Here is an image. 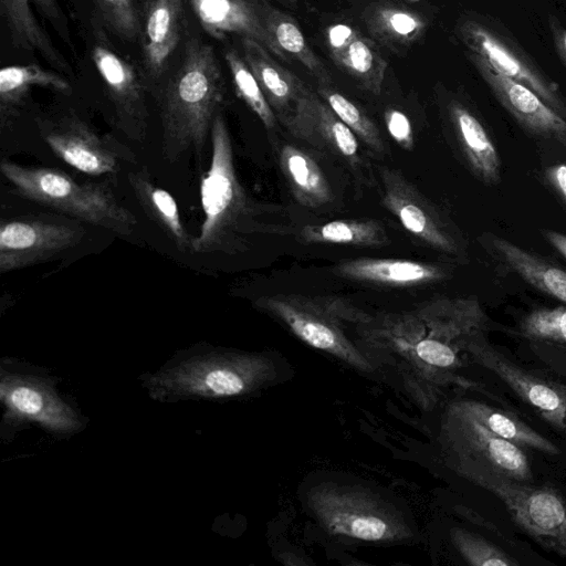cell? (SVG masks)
<instances>
[{
    "mask_svg": "<svg viewBox=\"0 0 566 566\" xmlns=\"http://www.w3.org/2000/svg\"><path fill=\"white\" fill-rule=\"evenodd\" d=\"M151 92L163 127L164 157L169 161L187 153L200 157L226 97L213 46L200 38H189L178 65Z\"/></svg>",
    "mask_w": 566,
    "mask_h": 566,
    "instance_id": "cell-1",
    "label": "cell"
},
{
    "mask_svg": "<svg viewBox=\"0 0 566 566\" xmlns=\"http://www.w3.org/2000/svg\"><path fill=\"white\" fill-rule=\"evenodd\" d=\"M0 169L20 196L73 219L120 235H130L137 226L136 217L104 184H78L64 171L24 167L7 159Z\"/></svg>",
    "mask_w": 566,
    "mask_h": 566,
    "instance_id": "cell-2",
    "label": "cell"
},
{
    "mask_svg": "<svg viewBox=\"0 0 566 566\" xmlns=\"http://www.w3.org/2000/svg\"><path fill=\"white\" fill-rule=\"evenodd\" d=\"M210 135L211 161L200 184L205 219L193 238L192 251L230 253L240 245L239 233L244 232L250 208L235 174L231 136L221 112L213 119Z\"/></svg>",
    "mask_w": 566,
    "mask_h": 566,
    "instance_id": "cell-3",
    "label": "cell"
},
{
    "mask_svg": "<svg viewBox=\"0 0 566 566\" xmlns=\"http://www.w3.org/2000/svg\"><path fill=\"white\" fill-rule=\"evenodd\" d=\"M462 460L464 475L500 499L521 530L544 549L566 558V499L558 491L535 488Z\"/></svg>",
    "mask_w": 566,
    "mask_h": 566,
    "instance_id": "cell-4",
    "label": "cell"
},
{
    "mask_svg": "<svg viewBox=\"0 0 566 566\" xmlns=\"http://www.w3.org/2000/svg\"><path fill=\"white\" fill-rule=\"evenodd\" d=\"M243 57L255 75L276 118L297 138L317 144L319 96L284 67L259 42L242 39Z\"/></svg>",
    "mask_w": 566,
    "mask_h": 566,
    "instance_id": "cell-5",
    "label": "cell"
},
{
    "mask_svg": "<svg viewBox=\"0 0 566 566\" xmlns=\"http://www.w3.org/2000/svg\"><path fill=\"white\" fill-rule=\"evenodd\" d=\"M230 356L200 352L188 355L178 364L156 375L151 390L160 398L203 397L221 398L243 392L248 381Z\"/></svg>",
    "mask_w": 566,
    "mask_h": 566,
    "instance_id": "cell-6",
    "label": "cell"
},
{
    "mask_svg": "<svg viewBox=\"0 0 566 566\" xmlns=\"http://www.w3.org/2000/svg\"><path fill=\"white\" fill-rule=\"evenodd\" d=\"M39 130L50 149L76 170L101 176L114 174L122 161H132L134 154L112 137L97 135L75 116L39 122Z\"/></svg>",
    "mask_w": 566,
    "mask_h": 566,
    "instance_id": "cell-7",
    "label": "cell"
},
{
    "mask_svg": "<svg viewBox=\"0 0 566 566\" xmlns=\"http://www.w3.org/2000/svg\"><path fill=\"white\" fill-rule=\"evenodd\" d=\"M91 56L113 104L120 130L130 139L145 137L148 119L146 74L119 55L101 31H94Z\"/></svg>",
    "mask_w": 566,
    "mask_h": 566,
    "instance_id": "cell-8",
    "label": "cell"
},
{
    "mask_svg": "<svg viewBox=\"0 0 566 566\" xmlns=\"http://www.w3.org/2000/svg\"><path fill=\"white\" fill-rule=\"evenodd\" d=\"M475 361L499 376L547 423L566 434V386L538 377L517 366L490 345L483 332L462 338Z\"/></svg>",
    "mask_w": 566,
    "mask_h": 566,
    "instance_id": "cell-9",
    "label": "cell"
},
{
    "mask_svg": "<svg viewBox=\"0 0 566 566\" xmlns=\"http://www.w3.org/2000/svg\"><path fill=\"white\" fill-rule=\"evenodd\" d=\"M83 235L82 227L60 219L2 220L0 272L7 273L44 262L74 247Z\"/></svg>",
    "mask_w": 566,
    "mask_h": 566,
    "instance_id": "cell-10",
    "label": "cell"
},
{
    "mask_svg": "<svg viewBox=\"0 0 566 566\" xmlns=\"http://www.w3.org/2000/svg\"><path fill=\"white\" fill-rule=\"evenodd\" d=\"M382 205L413 237L443 253L457 254L459 244L434 207L398 170L382 168Z\"/></svg>",
    "mask_w": 566,
    "mask_h": 566,
    "instance_id": "cell-11",
    "label": "cell"
},
{
    "mask_svg": "<svg viewBox=\"0 0 566 566\" xmlns=\"http://www.w3.org/2000/svg\"><path fill=\"white\" fill-rule=\"evenodd\" d=\"M0 15L15 48L39 53L60 73L71 72L70 64L38 20L40 17L50 22L71 45L67 20L56 0H0Z\"/></svg>",
    "mask_w": 566,
    "mask_h": 566,
    "instance_id": "cell-12",
    "label": "cell"
},
{
    "mask_svg": "<svg viewBox=\"0 0 566 566\" xmlns=\"http://www.w3.org/2000/svg\"><path fill=\"white\" fill-rule=\"evenodd\" d=\"M461 39L471 53L484 59L501 74L534 91L549 107L564 118L566 104L557 85L518 50L485 25L469 20L460 27Z\"/></svg>",
    "mask_w": 566,
    "mask_h": 566,
    "instance_id": "cell-13",
    "label": "cell"
},
{
    "mask_svg": "<svg viewBox=\"0 0 566 566\" xmlns=\"http://www.w3.org/2000/svg\"><path fill=\"white\" fill-rule=\"evenodd\" d=\"M452 424L462 459L518 481L532 480L528 458L520 446L496 436L457 406L452 411Z\"/></svg>",
    "mask_w": 566,
    "mask_h": 566,
    "instance_id": "cell-14",
    "label": "cell"
},
{
    "mask_svg": "<svg viewBox=\"0 0 566 566\" xmlns=\"http://www.w3.org/2000/svg\"><path fill=\"white\" fill-rule=\"evenodd\" d=\"M470 59L497 101L530 132L566 144V119L549 107L534 91L501 74L484 59Z\"/></svg>",
    "mask_w": 566,
    "mask_h": 566,
    "instance_id": "cell-15",
    "label": "cell"
},
{
    "mask_svg": "<svg viewBox=\"0 0 566 566\" xmlns=\"http://www.w3.org/2000/svg\"><path fill=\"white\" fill-rule=\"evenodd\" d=\"M203 30L217 40L230 35L259 42L283 62L290 57L281 50L268 31L262 2L255 0H189Z\"/></svg>",
    "mask_w": 566,
    "mask_h": 566,
    "instance_id": "cell-16",
    "label": "cell"
},
{
    "mask_svg": "<svg viewBox=\"0 0 566 566\" xmlns=\"http://www.w3.org/2000/svg\"><path fill=\"white\" fill-rule=\"evenodd\" d=\"M256 305L281 318L293 333L308 345L328 352L347 348L340 331L329 314L332 300L323 303L298 295H270Z\"/></svg>",
    "mask_w": 566,
    "mask_h": 566,
    "instance_id": "cell-17",
    "label": "cell"
},
{
    "mask_svg": "<svg viewBox=\"0 0 566 566\" xmlns=\"http://www.w3.org/2000/svg\"><path fill=\"white\" fill-rule=\"evenodd\" d=\"M143 63L149 83L157 85L180 43L184 23L182 0H145L139 11Z\"/></svg>",
    "mask_w": 566,
    "mask_h": 566,
    "instance_id": "cell-18",
    "label": "cell"
},
{
    "mask_svg": "<svg viewBox=\"0 0 566 566\" xmlns=\"http://www.w3.org/2000/svg\"><path fill=\"white\" fill-rule=\"evenodd\" d=\"M326 46L334 63L374 95L381 92L387 61L376 44L345 23H335L325 31Z\"/></svg>",
    "mask_w": 566,
    "mask_h": 566,
    "instance_id": "cell-19",
    "label": "cell"
},
{
    "mask_svg": "<svg viewBox=\"0 0 566 566\" xmlns=\"http://www.w3.org/2000/svg\"><path fill=\"white\" fill-rule=\"evenodd\" d=\"M333 272L347 280L391 287H411L444 280L440 265L387 258H357L339 262Z\"/></svg>",
    "mask_w": 566,
    "mask_h": 566,
    "instance_id": "cell-20",
    "label": "cell"
},
{
    "mask_svg": "<svg viewBox=\"0 0 566 566\" xmlns=\"http://www.w3.org/2000/svg\"><path fill=\"white\" fill-rule=\"evenodd\" d=\"M1 397L11 415L36 420L55 430H71L77 423L71 409L53 395V389L32 376L2 378Z\"/></svg>",
    "mask_w": 566,
    "mask_h": 566,
    "instance_id": "cell-21",
    "label": "cell"
},
{
    "mask_svg": "<svg viewBox=\"0 0 566 566\" xmlns=\"http://www.w3.org/2000/svg\"><path fill=\"white\" fill-rule=\"evenodd\" d=\"M128 184L144 212L175 245L181 252L193 250V238L181 221L176 200L151 181L146 168L130 171Z\"/></svg>",
    "mask_w": 566,
    "mask_h": 566,
    "instance_id": "cell-22",
    "label": "cell"
},
{
    "mask_svg": "<svg viewBox=\"0 0 566 566\" xmlns=\"http://www.w3.org/2000/svg\"><path fill=\"white\" fill-rule=\"evenodd\" d=\"M449 113L458 142L471 169L488 185L499 182L500 157L481 122L457 102L451 103Z\"/></svg>",
    "mask_w": 566,
    "mask_h": 566,
    "instance_id": "cell-23",
    "label": "cell"
},
{
    "mask_svg": "<svg viewBox=\"0 0 566 566\" xmlns=\"http://www.w3.org/2000/svg\"><path fill=\"white\" fill-rule=\"evenodd\" d=\"M491 247L512 272L566 304V270L500 237H491Z\"/></svg>",
    "mask_w": 566,
    "mask_h": 566,
    "instance_id": "cell-24",
    "label": "cell"
},
{
    "mask_svg": "<svg viewBox=\"0 0 566 566\" xmlns=\"http://www.w3.org/2000/svg\"><path fill=\"white\" fill-rule=\"evenodd\" d=\"M49 87L70 94L72 87L60 72L38 64L9 65L0 70V124L4 128L18 114L32 87Z\"/></svg>",
    "mask_w": 566,
    "mask_h": 566,
    "instance_id": "cell-25",
    "label": "cell"
},
{
    "mask_svg": "<svg viewBox=\"0 0 566 566\" xmlns=\"http://www.w3.org/2000/svg\"><path fill=\"white\" fill-rule=\"evenodd\" d=\"M279 164L300 205L318 208L333 200L324 172L308 154L287 144L280 149Z\"/></svg>",
    "mask_w": 566,
    "mask_h": 566,
    "instance_id": "cell-26",
    "label": "cell"
},
{
    "mask_svg": "<svg viewBox=\"0 0 566 566\" xmlns=\"http://www.w3.org/2000/svg\"><path fill=\"white\" fill-rule=\"evenodd\" d=\"M262 14L268 31L281 50L303 64L319 85L329 84L326 67L308 45L294 18L265 2H262Z\"/></svg>",
    "mask_w": 566,
    "mask_h": 566,
    "instance_id": "cell-27",
    "label": "cell"
},
{
    "mask_svg": "<svg viewBox=\"0 0 566 566\" xmlns=\"http://www.w3.org/2000/svg\"><path fill=\"white\" fill-rule=\"evenodd\" d=\"M457 407L471 415L486 429L510 442L547 454L559 453V449L551 440L505 411L476 401H462Z\"/></svg>",
    "mask_w": 566,
    "mask_h": 566,
    "instance_id": "cell-28",
    "label": "cell"
},
{
    "mask_svg": "<svg viewBox=\"0 0 566 566\" xmlns=\"http://www.w3.org/2000/svg\"><path fill=\"white\" fill-rule=\"evenodd\" d=\"M305 243L380 247L388 243L382 224L376 220H334L318 226H306L300 231Z\"/></svg>",
    "mask_w": 566,
    "mask_h": 566,
    "instance_id": "cell-29",
    "label": "cell"
},
{
    "mask_svg": "<svg viewBox=\"0 0 566 566\" xmlns=\"http://www.w3.org/2000/svg\"><path fill=\"white\" fill-rule=\"evenodd\" d=\"M365 22L378 40L397 46L412 44L426 30V22L420 15L390 6L369 8L365 14Z\"/></svg>",
    "mask_w": 566,
    "mask_h": 566,
    "instance_id": "cell-30",
    "label": "cell"
},
{
    "mask_svg": "<svg viewBox=\"0 0 566 566\" xmlns=\"http://www.w3.org/2000/svg\"><path fill=\"white\" fill-rule=\"evenodd\" d=\"M224 60L238 96L259 117L268 130H273L277 118L244 57L238 51L228 49L224 52Z\"/></svg>",
    "mask_w": 566,
    "mask_h": 566,
    "instance_id": "cell-31",
    "label": "cell"
},
{
    "mask_svg": "<svg viewBox=\"0 0 566 566\" xmlns=\"http://www.w3.org/2000/svg\"><path fill=\"white\" fill-rule=\"evenodd\" d=\"M317 94L357 137L373 150L384 151L379 129L357 105L342 93L333 90L329 84L318 85Z\"/></svg>",
    "mask_w": 566,
    "mask_h": 566,
    "instance_id": "cell-32",
    "label": "cell"
},
{
    "mask_svg": "<svg viewBox=\"0 0 566 566\" xmlns=\"http://www.w3.org/2000/svg\"><path fill=\"white\" fill-rule=\"evenodd\" d=\"M316 137H321L324 144L329 145L350 165L358 166L360 164L356 134L336 116L321 97L317 104Z\"/></svg>",
    "mask_w": 566,
    "mask_h": 566,
    "instance_id": "cell-33",
    "label": "cell"
},
{
    "mask_svg": "<svg viewBox=\"0 0 566 566\" xmlns=\"http://www.w3.org/2000/svg\"><path fill=\"white\" fill-rule=\"evenodd\" d=\"M518 332L528 339L566 345V306L533 310L521 321Z\"/></svg>",
    "mask_w": 566,
    "mask_h": 566,
    "instance_id": "cell-34",
    "label": "cell"
},
{
    "mask_svg": "<svg viewBox=\"0 0 566 566\" xmlns=\"http://www.w3.org/2000/svg\"><path fill=\"white\" fill-rule=\"evenodd\" d=\"M453 542L463 558L473 566H518L501 547L464 530L453 531Z\"/></svg>",
    "mask_w": 566,
    "mask_h": 566,
    "instance_id": "cell-35",
    "label": "cell"
},
{
    "mask_svg": "<svg viewBox=\"0 0 566 566\" xmlns=\"http://www.w3.org/2000/svg\"><path fill=\"white\" fill-rule=\"evenodd\" d=\"M101 20L125 40L139 38L140 19L137 0H92Z\"/></svg>",
    "mask_w": 566,
    "mask_h": 566,
    "instance_id": "cell-36",
    "label": "cell"
},
{
    "mask_svg": "<svg viewBox=\"0 0 566 566\" xmlns=\"http://www.w3.org/2000/svg\"><path fill=\"white\" fill-rule=\"evenodd\" d=\"M334 530L352 537L378 541L387 536L389 527L387 523L375 515L349 514L346 511L337 512L332 518Z\"/></svg>",
    "mask_w": 566,
    "mask_h": 566,
    "instance_id": "cell-37",
    "label": "cell"
},
{
    "mask_svg": "<svg viewBox=\"0 0 566 566\" xmlns=\"http://www.w3.org/2000/svg\"><path fill=\"white\" fill-rule=\"evenodd\" d=\"M385 123L390 137L403 149H413V130L407 115L399 109L389 108L385 113Z\"/></svg>",
    "mask_w": 566,
    "mask_h": 566,
    "instance_id": "cell-38",
    "label": "cell"
},
{
    "mask_svg": "<svg viewBox=\"0 0 566 566\" xmlns=\"http://www.w3.org/2000/svg\"><path fill=\"white\" fill-rule=\"evenodd\" d=\"M545 177L566 202V164H556L547 167L545 169Z\"/></svg>",
    "mask_w": 566,
    "mask_h": 566,
    "instance_id": "cell-39",
    "label": "cell"
},
{
    "mask_svg": "<svg viewBox=\"0 0 566 566\" xmlns=\"http://www.w3.org/2000/svg\"><path fill=\"white\" fill-rule=\"evenodd\" d=\"M542 233L546 241L566 259V234L553 230H544Z\"/></svg>",
    "mask_w": 566,
    "mask_h": 566,
    "instance_id": "cell-40",
    "label": "cell"
},
{
    "mask_svg": "<svg viewBox=\"0 0 566 566\" xmlns=\"http://www.w3.org/2000/svg\"><path fill=\"white\" fill-rule=\"evenodd\" d=\"M552 33L557 53L566 67V29L553 23Z\"/></svg>",
    "mask_w": 566,
    "mask_h": 566,
    "instance_id": "cell-41",
    "label": "cell"
},
{
    "mask_svg": "<svg viewBox=\"0 0 566 566\" xmlns=\"http://www.w3.org/2000/svg\"><path fill=\"white\" fill-rule=\"evenodd\" d=\"M286 2H290V3H296L297 0H284Z\"/></svg>",
    "mask_w": 566,
    "mask_h": 566,
    "instance_id": "cell-42",
    "label": "cell"
},
{
    "mask_svg": "<svg viewBox=\"0 0 566 566\" xmlns=\"http://www.w3.org/2000/svg\"><path fill=\"white\" fill-rule=\"evenodd\" d=\"M410 1H415L416 2V1H419V0H410Z\"/></svg>",
    "mask_w": 566,
    "mask_h": 566,
    "instance_id": "cell-43",
    "label": "cell"
}]
</instances>
